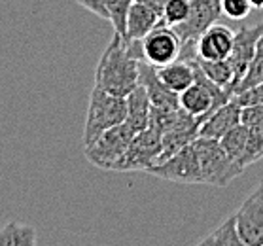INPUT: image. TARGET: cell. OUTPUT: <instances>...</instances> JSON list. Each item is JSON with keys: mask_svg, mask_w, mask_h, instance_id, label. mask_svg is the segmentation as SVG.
Listing matches in <instances>:
<instances>
[{"mask_svg": "<svg viewBox=\"0 0 263 246\" xmlns=\"http://www.w3.org/2000/svg\"><path fill=\"white\" fill-rule=\"evenodd\" d=\"M127 118V101L123 97L110 95L106 91L93 87L89 97V108L84 127V148L95 138L116 125H121Z\"/></svg>", "mask_w": 263, "mask_h": 246, "instance_id": "7a4b0ae2", "label": "cell"}, {"mask_svg": "<svg viewBox=\"0 0 263 246\" xmlns=\"http://www.w3.org/2000/svg\"><path fill=\"white\" fill-rule=\"evenodd\" d=\"M240 110H242V106L235 101L233 97L228 104L220 106L201 123V127H199V138L220 140L226 133H229L233 127H237L240 123Z\"/></svg>", "mask_w": 263, "mask_h": 246, "instance_id": "4fadbf2b", "label": "cell"}, {"mask_svg": "<svg viewBox=\"0 0 263 246\" xmlns=\"http://www.w3.org/2000/svg\"><path fill=\"white\" fill-rule=\"evenodd\" d=\"M190 15V0H168L161 21L168 27H178Z\"/></svg>", "mask_w": 263, "mask_h": 246, "instance_id": "cb8c5ba5", "label": "cell"}, {"mask_svg": "<svg viewBox=\"0 0 263 246\" xmlns=\"http://www.w3.org/2000/svg\"><path fill=\"white\" fill-rule=\"evenodd\" d=\"M195 246H246V244L242 242L239 231H237V222H235V214H233L228 220H223L212 233L206 235Z\"/></svg>", "mask_w": 263, "mask_h": 246, "instance_id": "ac0fdd59", "label": "cell"}, {"mask_svg": "<svg viewBox=\"0 0 263 246\" xmlns=\"http://www.w3.org/2000/svg\"><path fill=\"white\" fill-rule=\"evenodd\" d=\"M240 123L246 127H263V102L240 110Z\"/></svg>", "mask_w": 263, "mask_h": 246, "instance_id": "484cf974", "label": "cell"}, {"mask_svg": "<svg viewBox=\"0 0 263 246\" xmlns=\"http://www.w3.org/2000/svg\"><path fill=\"white\" fill-rule=\"evenodd\" d=\"M263 157V127H248V142H246L245 168L254 165Z\"/></svg>", "mask_w": 263, "mask_h": 246, "instance_id": "603a6c76", "label": "cell"}, {"mask_svg": "<svg viewBox=\"0 0 263 246\" xmlns=\"http://www.w3.org/2000/svg\"><path fill=\"white\" fill-rule=\"evenodd\" d=\"M195 150L199 157V167H201V180L203 184L209 186L226 187L229 182L237 178L239 174L245 171L237 167L228 154L223 152L220 140H210V138H197L195 142Z\"/></svg>", "mask_w": 263, "mask_h": 246, "instance_id": "3957f363", "label": "cell"}, {"mask_svg": "<svg viewBox=\"0 0 263 246\" xmlns=\"http://www.w3.org/2000/svg\"><path fill=\"white\" fill-rule=\"evenodd\" d=\"M235 101L240 106H252V104H261L263 102V84H257L256 87H250L248 91H242L239 95H235Z\"/></svg>", "mask_w": 263, "mask_h": 246, "instance_id": "4316f807", "label": "cell"}, {"mask_svg": "<svg viewBox=\"0 0 263 246\" xmlns=\"http://www.w3.org/2000/svg\"><path fill=\"white\" fill-rule=\"evenodd\" d=\"M138 63L131 44L114 34L95 68V87L125 99L138 87Z\"/></svg>", "mask_w": 263, "mask_h": 246, "instance_id": "6da1fadb", "label": "cell"}, {"mask_svg": "<svg viewBox=\"0 0 263 246\" xmlns=\"http://www.w3.org/2000/svg\"><path fill=\"white\" fill-rule=\"evenodd\" d=\"M246 142H248V127L242 125V123L233 127L231 131L226 133V135L220 138V144H221V148H223V152H226L229 159H231L237 167L242 168V171H246L245 168Z\"/></svg>", "mask_w": 263, "mask_h": 246, "instance_id": "e0dca14e", "label": "cell"}, {"mask_svg": "<svg viewBox=\"0 0 263 246\" xmlns=\"http://www.w3.org/2000/svg\"><path fill=\"white\" fill-rule=\"evenodd\" d=\"M221 2V13L228 15L229 19L240 21L246 19L248 13L252 12V6L248 0H220Z\"/></svg>", "mask_w": 263, "mask_h": 246, "instance_id": "d4e9b609", "label": "cell"}, {"mask_svg": "<svg viewBox=\"0 0 263 246\" xmlns=\"http://www.w3.org/2000/svg\"><path fill=\"white\" fill-rule=\"evenodd\" d=\"M235 222L246 246H263V180L235 212Z\"/></svg>", "mask_w": 263, "mask_h": 246, "instance_id": "ba28073f", "label": "cell"}, {"mask_svg": "<svg viewBox=\"0 0 263 246\" xmlns=\"http://www.w3.org/2000/svg\"><path fill=\"white\" fill-rule=\"evenodd\" d=\"M138 85H142L149 97L152 108L157 110H176L180 108V99L176 93L167 89L163 82L157 78L156 66L148 65L146 61L138 63Z\"/></svg>", "mask_w": 263, "mask_h": 246, "instance_id": "7c38bea8", "label": "cell"}, {"mask_svg": "<svg viewBox=\"0 0 263 246\" xmlns=\"http://www.w3.org/2000/svg\"><path fill=\"white\" fill-rule=\"evenodd\" d=\"M250 2L252 8H256V10H263V0H248Z\"/></svg>", "mask_w": 263, "mask_h": 246, "instance_id": "f546056e", "label": "cell"}, {"mask_svg": "<svg viewBox=\"0 0 263 246\" xmlns=\"http://www.w3.org/2000/svg\"><path fill=\"white\" fill-rule=\"evenodd\" d=\"M261 36H263V23L252 25V27H240L235 32L233 48H231V53L228 57V63L231 65V70H233V95H235V87L240 82V78L245 76L246 68H248L252 57L256 53L257 42H259Z\"/></svg>", "mask_w": 263, "mask_h": 246, "instance_id": "30bf717a", "label": "cell"}, {"mask_svg": "<svg viewBox=\"0 0 263 246\" xmlns=\"http://www.w3.org/2000/svg\"><path fill=\"white\" fill-rule=\"evenodd\" d=\"M0 246H36V229L19 222L0 228Z\"/></svg>", "mask_w": 263, "mask_h": 246, "instance_id": "d6986e66", "label": "cell"}, {"mask_svg": "<svg viewBox=\"0 0 263 246\" xmlns=\"http://www.w3.org/2000/svg\"><path fill=\"white\" fill-rule=\"evenodd\" d=\"M233 40L235 32L228 25H210L195 42V57L206 61L228 59L233 48Z\"/></svg>", "mask_w": 263, "mask_h": 246, "instance_id": "8fae6325", "label": "cell"}, {"mask_svg": "<svg viewBox=\"0 0 263 246\" xmlns=\"http://www.w3.org/2000/svg\"><path fill=\"white\" fill-rule=\"evenodd\" d=\"M135 2H140L144 6H148L149 10H154L159 17H163V12H165V6H167L168 0H135Z\"/></svg>", "mask_w": 263, "mask_h": 246, "instance_id": "f1b7e54d", "label": "cell"}, {"mask_svg": "<svg viewBox=\"0 0 263 246\" xmlns=\"http://www.w3.org/2000/svg\"><path fill=\"white\" fill-rule=\"evenodd\" d=\"M80 6L89 10L91 13H95L97 17H102L108 21V8H106V0H76Z\"/></svg>", "mask_w": 263, "mask_h": 246, "instance_id": "83f0119b", "label": "cell"}, {"mask_svg": "<svg viewBox=\"0 0 263 246\" xmlns=\"http://www.w3.org/2000/svg\"><path fill=\"white\" fill-rule=\"evenodd\" d=\"M135 135L137 133L123 121L121 125L108 129L99 138H95L89 146H85V157L95 167L104 168V171H112L116 163L120 161L121 156L127 152Z\"/></svg>", "mask_w": 263, "mask_h": 246, "instance_id": "5b68a950", "label": "cell"}, {"mask_svg": "<svg viewBox=\"0 0 263 246\" xmlns=\"http://www.w3.org/2000/svg\"><path fill=\"white\" fill-rule=\"evenodd\" d=\"M146 173L154 174L157 178H163V180L180 182V184H203L197 150H195L193 142L176 152L168 159L148 168Z\"/></svg>", "mask_w": 263, "mask_h": 246, "instance_id": "52a82bcc", "label": "cell"}, {"mask_svg": "<svg viewBox=\"0 0 263 246\" xmlns=\"http://www.w3.org/2000/svg\"><path fill=\"white\" fill-rule=\"evenodd\" d=\"M161 133L156 127L148 125L144 131L137 133L127 152L114 165V173H131V171H148L157 165L161 157Z\"/></svg>", "mask_w": 263, "mask_h": 246, "instance_id": "277c9868", "label": "cell"}, {"mask_svg": "<svg viewBox=\"0 0 263 246\" xmlns=\"http://www.w3.org/2000/svg\"><path fill=\"white\" fill-rule=\"evenodd\" d=\"M127 101V118L125 123L131 127L135 133L144 131L149 125V114H152V102L142 85L125 97Z\"/></svg>", "mask_w": 263, "mask_h": 246, "instance_id": "2e32d148", "label": "cell"}, {"mask_svg": "<svg viewBox=\"0 0 263 246\" xmlns=\"http://www.w3.org/2000/svg\"><path fill=\"white\" fill-rule=\"evenodd\" d=\"M221 15V2L220 0H190V15L184 23L178 27H173L176 34L185 44H195L197 38L214 25Z\"/></svg>", "mask_w": 263, "mask_h": 246, "instance_id": "9c48e42d", "label": "cell"}, {"mask_svg": "<svg viewBox=\"0 0 263 246\" xmlns=\"http://www.w3.org/2000/svg\"><path fill=\"white\" fill-rule=\"evenodd\" d=\"M161 23V17L157 15L154 10L144 6L140 2H133L129 15H127V42H135V40H144L157 25Z\"/></svg>", "mask_w": 263, "mask_h": 246, "instance_id": "9a60e30c", "label": "cell"}, {"mask_svg": "<svg viewBox=\"0 0 263 246\" xmlns=\"http://www.w3.org/2000/svg\"><path fill=\"white\" fill-rule=\"evenodd\" d=\"M182 49H184L182 38L176 34L173 27L161 21L148 36L140 40V55H142L140 61H146L148 65L159 68L178 61Z\"/></svg>", "mask_w": 263, "mask_h": 246, "instance_id": "8992f818", "label": "cell"}, {"mask_svg": "<svg viewBox=\"0 0 263 246\" xmlns=\"http://www.w3.org/2000/svg\"><path fill=\"white\" fill-rule=\"evenodd\" d=\"M257 84H263V36L257 42V49L252 57L250 65L246 68L245 76L235 87V95H239L242 91H248L250 87H256Z\"/></svg>", "mask_w": 263, "mask_h": 246, "instance_id": "44dd1931", "label": "cell"}, {"mask_svg": "<svg viewBox=\"0 0 263 246\" xmlns=\"http://www.w3.org/2000/svg\"><path fill=\"white\" fill-rule=\"evenodd\" d=\"M135 0H106L108 21L112 23L116 34L125 40L127 34V15Z\"/></svg>", "mask_w": 263, "mask_h": 246, "instance_id": "7402d4cb", "label": "cell"}, {"mask_svg": "<svg viewBox=\"0 0 263 246\" xmlns=\"http://www.w3.org/2000/svg\"><path fill=\"white\" fill-rule=\"evenodd\" d=\"M195 63L199 65L201 72H203L212 84L220 85V87H226V89H229L233 93V70H231V65L228 63V59L206 61V59L195 57Z\"/></svg>", "mask_w": 263, "mask_h": 246, "instance_id": "ffe728a7", "label": "cell"}, {"mask_svg": "<svg viewBox=\"0 0 263 246\" xmlns=\"http://www.w3.org/2000/svg\"><path fill=\"white\" fill-rule=\"evenodd\" d=\"M156 72L167 89L180 95L195 82V61H174L171 65L156 68Z\"/></svg>", "mask_w": 263, "mask_h": 246, "instance_id": "5bb4252c", "label": "cell"}]
</instances>
